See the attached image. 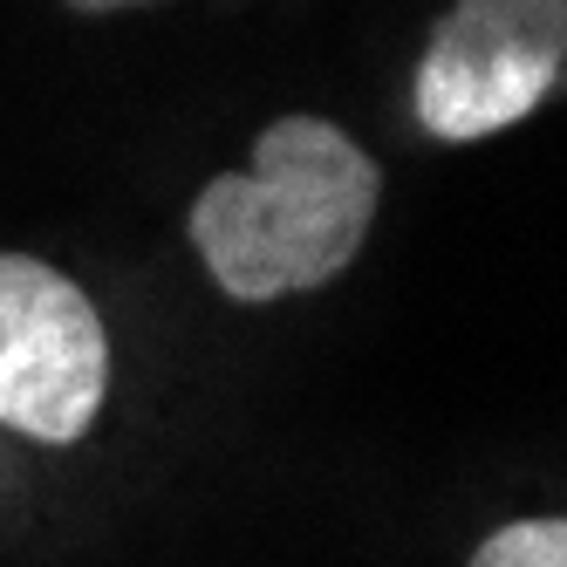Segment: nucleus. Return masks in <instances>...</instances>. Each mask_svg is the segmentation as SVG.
Returning <instances> with one entry per match:
<instances>
[{
    "instance_id": "1",
    "label": "nucleus",
    "mask_w": 567,
    "mask_h": 567,
    "mask_svg": "<svg viewBox=\"0 0 567 567\" xmlns=\"http://www.w3.org/2000/svg\"><path fill=\"white\" fill-rule=\"evenodd\" d=\"M383 206V172L329 116H274L247 172L192 192L185 233L226 301H288L355 267Z\"/></svg>"
},
{
    "instance_id": "2",
    "label": "nucleus",
    "mask_w": 567,
    "mask_h": 567,
    "mask_svg": "<svg viewBox=\"0 0 567 567\" xmlns=\"http://www.w3.org/2000/svg\"><path fill=\"white\" fill-rule=\"evenodd\" d=\"M567 75V0H452L411 69L424 137L478 144L534 116Z\"/></svg>"
},
{
    "instance_id": "3",
    "label": "nucleus",
    "mask_w": 567,
    "mask_h": 567,
    "mask_svg": "<svg viewBox=\"0 0 567 567\" xmlns=\"http://www.w3.org/2000/svg\"><path fill=\"white\" fill-rule=\"evenodd\" d=\"M110 396L96 301L34 254H0V424L34 444H83Z\"/></svg>"
},
{
    "instance_id": "4",
    "label": "nucleus",
    "mask_w": 567,
    "mask_h": 567,
    "mask_svg": "<svg viewBox=\"0 0 567 567\" xmlns=\"http://www.w3.org/2000/svg\"><path fill=\"white\" fill-rule=\"evenodd\" d=\"M465 567H567V519H506L472 547Z\"/></svg>"
},
{
    "instance_id": "5",
    "label": "nucleus",
    "mask_w": 567,
    "mask_h": 567,
    "mask_svg": "<svg viewBox=\"0 0 567 567\" xmlns=\"http://www.w3.org/2000/svg\"><path fill=\"white\" fill-rule=\"evenodd\" d=\"M75 14H131V8H157V0H62Z\"/></svg>"
}]
</instances>
